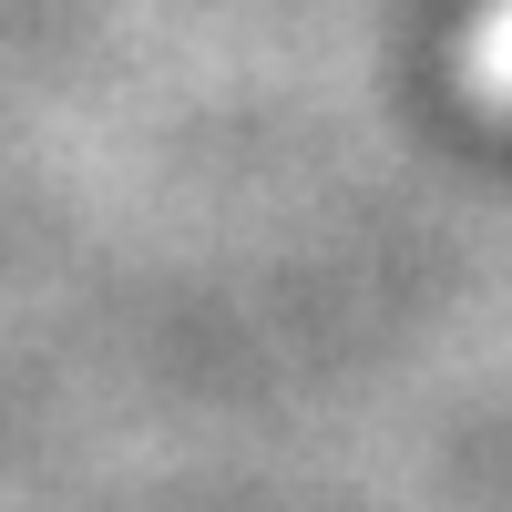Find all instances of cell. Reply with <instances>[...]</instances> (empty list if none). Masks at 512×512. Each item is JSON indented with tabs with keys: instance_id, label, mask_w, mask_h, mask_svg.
Instances as JSON below:
<instances>
[{
	"instance_id": "1",
	"label": "cell",
	"mask_w": 512,
	"mask_h": 512,
	"mask_svg": "<svg viewBox=\"0 0 512 512\" xmlns=\"http://www.w3.org/2000/svg\"><path fill=\"white\" fill-rule=\"evenodd\" d=\"M472 93L492 113H512V0H492L482 31H472Z\"/></svg>"
}]
</instances>
